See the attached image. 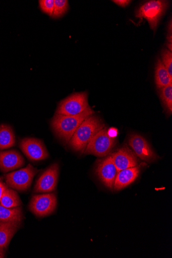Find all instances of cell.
I'll return each instance as SVG.
<instances>
[{
    "label": "cell",
    "instance_id": "24",
    "mask_svg": "<svg viewBox=\"0 0 172 258\" xmlns=\"http://www.w3.org/2000/svg\"><path fill=\"white\" fill-rule=\"evenodd\" d=\"M112 2L121 7L125 8L129 5L132 2L128 1V0H114Z\"/></svg>",
    "mask_w": 172,
    "mask_h": 258
},
{
    "label": "cell",
    "instance_id": "7",
    "mask_svg": "<svg viewBox=\"0 0 172 258\" xmlns=\"http://www.w3.org/2000/svg\"><path fill=\"white\" fill-rule=\"evenodd\" d=\"M57 203L56 197L53 194L35 195L31 199L29 209L35 216L43 217L54 212Z\"/></svg>",
    "mask_w": 172,
    "mask_h": 258
},
{
    "label": "cell",
    "instance_id": "13",
    "mask_svg": "<svg viewBox=\"0 0 172 258\" xmlns=\"http://www.w3.org/2000/svg\"><path fill=\"white\" fill-rule=\"evenodd\" d=\"M24 165V160L17 151L12 150L0 152V170L4 172L13 171Z\"/></svg>",
    "mask_w": 172,
    "mask_h": 258
},
{
    "label": "cell",
    "instance_id": "19",
    "mask_svg": "<svg viewBox=\"0 0 172 258\" xmlns=\"http://www.w3.org/2000/svg\"><path fill=\"white\" fill-rule=\"evenodd\" d=\"M0 204L6 207L11 208L21 206L22 202L16 191L7 188L0 200Z\"/></svg>",
    "mask_w": 172,
    "mask_h": 258
},
{
    "label": "cell",
    "instance_id": "11",
    "mask_svg": "<svg viewBox=\"0 0 172 258\" xmlns=\"http://www.w3.org/2000/svg\"><path fill=\"white\" fill-rule=\"evenodd\" d=\"M59 173V164L53 163L41 174L37 180L34 187V192L46 193L55 190L57 185Z\"/></svg>",
    "mask_w": 172,
    "mask_h": 258
},
{
    "label": "cell",
    "instance_id": "8",
    "mask_svg": "<svg viewBox=\"0 0 172 258\" xmlns=\"http://www.w3.org/2000/svg\"><path fill=\"white\" fill-rule=\"evenodd\" d=\"M128 143L137 157L142 160L152 162L159 158L145 138L138 134L131 133Z\"/></svg>",
    "mask_w": 172,
    "mask_h": 258
},
{
    "label": "cell",
    "instance_id": "20",
    "mask_svg": "<svg viewBox=\"0 0 172 258\" xmlns=\"http://www.w3.org/2000/svg\"><path fill=\"white\" fill-rule=\"evenodd\" d=\"M161 100L168 114L172 113V84L159 89Z\"/></svg>",
    "mask_w": 172,
    "mask_h": 258
},
{
    "label": "cell",
    "instance_id": "27",
    "mask_svg": "<svg viewBox=\"0 0 172 258\" xmlns=\"http://www.w3.org/2000/svg\"><path fill=\"white\" fill-rule=\"evenodd\" d=\"M5 249L0 248V258H4L5 257Z\"/></svg>",
    "mask_w": 172,
    "mask_h": 258
},
{
    "label": "cell",
    "instance_id": "23",
    "mask_svg": "<svg viewBox=\"0 0 172 258\" xmlns=\"http://www.w3.org/2000/svg\"><path fill=\"white\" fill-rule=\"evenodd\" d=\"M39 7L44 13L52 16L54 7V0H40Z\"/></svg>",
    "mask_w": 172,
    "mask_h": 258
},
{
    "label": "cell",
    "instance_id": "12",
    "mask_svg": "<svg viewBox=\"0 0 172 258\" xmlns=\"http://www.w3.org/2000/svg\"><path fill=\"white\" fill-rule=\"evenodd\" d=\"M118 171L139 165V160L133 151L125 146L111 154Z\"/></svg>",
    "mask_w": 172,
    "mask_h": 258
},
{
    "label": "cell",
    "instance_id": "5",
    "mask_svg": "<svg viewBox=\"0 0 172 258\" xmlns=\"http://www.w3.org/2000/svg\"><path fill=\"white\" fill-rule=\"evenodd\" d=\"M88 96L87 92L72 94L59 103L55 114L73 115L81 113L89 107Z\"/></svg>",
    "mask_w": 172,
    "mask_h": 258
},
{
    "label": "cell",
    "instance_id": "4",
    "mask_svg": "<svg viewBox=\"0 0 172 258\" xmlns=\"http://www.w3.org/2000/svg\"><path fill=\"white\" fill-rule=\"evenodd\" d=\"M116 144V138L110 137L108 128L105 127L92 138L84 153L104 157L111 152Z\"/></svg>",
    "mask_w": 172,
    "mask_h": 258
},
{
    "label": "cell",
    "instance_id": "26",
    "mask_svg": "<svg viewBox=\"0 0 172 258\" xmlns=\"http://www.w3.org/2000/svg\"><path fill=\"white\" fill-rule=\"evenodd\" d=\"M108 134L112 138H116L117 135V131L114 128L108 129Z\"/></svg>",
    "mask_w": 172,
    "mask_h": 258
},
{
    "label": "cell",
    "instance_id": "3",
    "mask_svg": "<svg viewBox=\"0 0 172 258\" xmlns=\"http://www.w3.org/2000/svg\"><path fill=\"white\" fill-rule=\"evenodd\" d=\"M168 6L169 2L163 0L147 2L137 10L135 16L140 19H146L148 21L151 29L155 31L162 16L165 14Z\"/></svg>",
    "mask_w": 172,
    "mask_h": 258
},
{
    "label": "cell",
    "instance_id": "15",
    "mask_svg": "<svg viewBox=\"0 0 172 258\" xmlns=\"http://www.w3.org/2000/svg\"><path fill=\"white\" fill-rule=\"evenodd\" d=\"M20 223L19 222H0V248H7L20 228Z\"/></svg>",
    "mask_w": 172,
    "mask_h": 258
},
{
    "label": "cell",
    "instance_id": "22",
    "mask_svg": "<svg viewBox=\"0 0 172 258\" xmlns=\"http://www.w3.org/2000/svg\"><path fill=\"white\" fill-rule=\"evenodd\" d=\"M161 60L172 78V53L169 50L164 49L161 52Z\"/></svg>",
    "mask_w": 172,
    "mask_h": 258
},
{
    "label": "cell",
    "instance_id": "16",
    "mask_svg": "<svg viewBox=\"0 0 172 258\" xmlns=\"http://www.w3.org/2000/svg\"><path fill=\"white\" fill-rule=\"evenodd\" d=\"M155 81L158 89L172 84V78L159 57L155 66Z\"/></svg>",
    "mask_w": 172,
    "mask_h": 258
},
{
    "label": "cell",
    "instance_id": "2",
    "mask_svg": "<svg viewBox=\"0 0 172 258\" xmlns=\"http://www.w3.org/2000/svg\"><path fill=\"white\" fill-rule=\"evenodd\" d=\"M105 127L99 117L93 114L87 117L73 134L69 146L73 150L84 153L92 138Z\"/></svg>",
    "mask_w": 172,
    "mask_h": 258
},
{
    "label": "cell",
    "instance_id": "6",
    "mask_svg": "<svg viewBox=\"0 0 172 258\" xmlns=\"http://www.w3.org/2000/svg\"><path fill=\"white\" fill-rule=\"evenodd\" d=\"M38 170L29 164L26 168L13 172L6 175L8 185L18 191H26L31 186Z\"/></svg>",
    "mask_w": 172,
    "mask_h": 258
},
{
    "label": "cell",
    "instance_id": "9",
    "mask_svg": "<svg viewBox=\"0 0 172 258\" xmlns=\"http://www.w3.org/2000/svg\"><path fill=\"white\" fill-rule=\"evenodd\" d=\"M95 172L102 183L108 189L113 191L116 177L118 171L111 155L104 159L97 160Z\"/></svg>",
    "mask_w": 172,
    "mask_h": 258
},
{
    "label": "cell",
    "instance_id": "10",
    "mask_svg": "<svg viewBox=\"0 0 172 258\" xmlns=\"http://www.w3.org/2000/svg\"><path fill=\"white\" fill-rule=\"evenodd\" d=\"M20 148L27 158L32 161H40L48 157V152L42 141L34 138H27L21 140Z\"/></svg>",
    "mask_w": 172,
    "mask_h": 258
},
{
    "label": "cell",
    "instance_id": "14",
    "mask_svg": "<svg viewBox=\"0 0 172 258\" xmlns=\"http://www.w3.org/2000/svg\"><path fill=\"white\" fill-rule=\"evenodd\" d=\"M142 166L128 168L118 172L113 185L115 191H119L132 183L139 176Z\"/></svg>",
    "mask_w": 172,
    "mask_h": 258
},
{
    "label": "cell",
    "instance_id": "25",
    "mask_svg": "<svg viewBox=\"0 0 172 258\" xmlns=\"http://www.w3.org/2000/svg\"><path fill=\"white\" fill-rule=\"evenodd\" d=\"M7 188H8L7 185L2 181H0V200Z\"/></svg>",
    "mask_w": 172,
    "mask_h": 258
},
{
    "label": "cell",
    "instance_id": "1",
    "mask_svg": "<svg viewBox=\"0 0 172 258\" xmlns=\"http://www.w3.org/2000/svg\"><path fill=\"white\" fill-rule=\"evenodd\" d=\"M94 111L89 107L80 114L73 115L55 114L51 125L56 136L63 142L68 144L76 130Z\"/></svg>",
    "mask_w": 172,
    "mask_h": 258
},
{
    "label": "cell",
    "instance_id": "17",
    "mask_svg": "<svg viewBox=\"0 0 172 258\" xmlns=\"http://www.w3.org/2000/svg\"><path fill=\"white\" fill-rule=\"evenodd\" d=\"M15 143V136L12 127L7 124L0 125V150L13 147Z\"/></svg>",
    "mask_w": 172,
    "mask_h": 258
},
{
    "label": "cell",
    "instance_id": "28",
    "mask_svg": "<svg viewBox=\"0 0 172 258\" xmlns=\"http://www.w3.org/2000/svg\"><path fill=\"white\" fill-rule=\"evenodd\" d=\"M2 178H1V177H0V181H2Z\"/></svg>",
    "mask_w": 172,
    "mask_h": 258
},
{
    "label": "cell",
    "instance_id": "21",
    "mask_svg": "<svg viewBox=\"0 0 172 258\" xmlns=\"http://www.w3.org/2000/svg\"><path fill=\"white\" fill-rule=\"evenodd\" d=\"M69 4L67 0H54V7L52 18L54 19L63 17L69 10Z\"/></svg>",
    "mask_w": 172,
    "mask_h": 258
},
{
    "label": "cell",
    "instance_id": "18",
    "mask_svg": "<svg viewBox=\"0 0 172 258\" xmlns=\"http://www.w3.org/2000/svg\"><path fill=\"white\" fill-rule=\"evenodd\" d=\"M22 219V208L20 206L9 208L0 204V222H21Z\"/></svg>",
    "mask_w": 172,
    "mask_h": 258
}]
</instances>
